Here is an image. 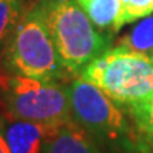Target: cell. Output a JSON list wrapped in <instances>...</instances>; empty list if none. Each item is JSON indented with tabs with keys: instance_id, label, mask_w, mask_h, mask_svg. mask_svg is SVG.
Segmentation results:
<instances>
[{
	"instance_id": "5b68a950",
	"label": "cell",
	"mask_w": 153,
	"mask_h": 153,
	"mask_svg": "<svg viewBox=\"0 0 153 153\" xmlns=\"http://www.w3.org/2000/svg\"><path fill=\"white\" fill-rule=\"evenodd\" d=\"M0 102L11 118L65 123L72 120L67 88L57 81H43L7 71L0 65Z\"/></svg>"
},
{
	"instance_id": "3957f363",
	"label": "cell",
	"mask_w": 153,
	"mask_h": 153,
	"mask_svg": "<svg viewBox=\"0 0 153 153\" xmlns=\"http://www.w3.org/2000/svg\"><path fill=\"white\" fill-rule=\"evenodd\" d=\"M40 7L68 74L79 76L91 61L108 50V38L75 0H43Z\"/></svg>"
},
{
	"instance_id": "30bf717a",
	"label": "cell",
	"mask_w": 153,
	"mask_h": 153,
	"mask_svg": "<svg viewBox=\"0 0 153 153\" xmlns=\"http://www.w3.org/2000/svg\"><path fill=\"white\" fill-rule=\"evenodd\" d=\"M23 14L22 0H0V47L10 41Z\"/></svg>"
},
{
	"instance_id": "52a82bcc",
	"label": "cell",
	"mask_w": 153,
	"mask_h": 153,
	"mask_svg": "<svg viewBox=\"0 0 153 153\" xmlns=\"http://www.w3.org/2000/svg\"><path fill=\"white\" fill-rule=\"evenodd\" d=\"M44 153H109L74 120L62 123Z\"/></svg>"
},
{
	"instance_id": "6da1fadb",
	"label": "cell",
	"mask_w": 153,
	"mask_h": 153,
	"mask_svg": "<svg viewBox=\"0 0 153 153\" xmlns=\"http://www.w3.org/2000/svg\"><path fill=\"white\" fill-rule=\"evenodd\" d=\"M79 76L128 111L135 126L148 112L153 98V57L115 45L91 61Z\"/></svg>"
},
{
	"instance_id": "8fae6325",
	"label": "cell",
	"mask_w": 153,
	"mask_h": 153,
	"mask_svg": "<svg viewBox=\"0 0 153 153\" xmlns=\"http://www.w3.org/2000/svg\"><path fill=\"white\" fill-rule=\"evenodd\" d=\"M122 1V27L153 13V0H120Z\"/></svg>"
},
{
	"instance_id": "7a4b0ae2",
	"label": "cell",
	"mask_w": 153,
	"mask_h": 153,
	"mask_svg": "<svg viewBox=\"0 0 153 153\" xmlns=\"http://www.w3.org/2000/svg\"><path fill=\"white\" fill-rule=\"evenodd\" d=\"M71 118L111 153H150L123 108L92 82L76 76L67 85Z\"/></svg>"
},
{
	"instance_id": "9c48e42d",
	"label": "cell",
	"mask_w": 153,
	"mask_h": 153,
	"mask_svg": "<svg viewBox=\"0 0 153 153\" xmlns=\"http://www.w3.org/2000/svg\"><path fill=\"white\" fill-rule=\"evenodd\" d=\"M116 45L153 57V13L133 23L128 33L118 40Z\"/></svg>"
},
{
	"instance_id": "277c9868",
	"label": "cell",
	"mask_w": 153,
	"mask_h": 153,
	"mask_svg": "<svg viewBox=\"0 0 153 153\" xmlns=\"http://www.w3.org/2000/svg\"><path fill=\"white\" fill-rule=\"evenodd\" d=\"M0 65L7 71L43 81H60L68 74L61 62L40 3L23 14Z\"/></svg>"
},
{
	"instance_id": "7c38bea8",
	"label": "cell",
	"mask_w": 153,
	"mask_h": 153,
	"mask_svg": "<svg viewBox=\"0 0 153 153\" xmlns=\"http://www.w3.org/2000/svg\"><path fill=\"white\" fill-rule=\"evenodd\" d=\"M136 129L142 137L143 143L149 149V152L153 153V98L150 105H149L148 112L136 123Z\"/></svg>"
},
{
	"instance_id": "8992f818",
	"label": "cell",
	"mask_w": 153,
	"mask_h": 153,
	"mask_svg": "<svg viewBox=\"0 0 153 153\" xmlns=\"http://www.w3.org/2000/svg\"><path fill=\"white\" fill-rule=\"evenodd\" d=\"M3 133L11 153H44L62 123H47L0 115Z\"/></svg>"
},
{
	"instance_id": "4fadbf2b",
	"label": "cell",
	"mask_w": 153,
	"mask_h": 153,
	"mask_svg": "<svg viewBox=\"0 0 153 153\" xmlns=\"http://www.w3.org/2000/svg\"><path fill=\"white\" fill-rule=\"evenodd\" d=\"M0 153H11L9 145H7V140L4 137V133H3V126H1V118H0Z\"/></svg>"
},
{
	"instance_id": "ba28073f",
	"label": "cell",
	"mask_w": 153,
	"mask_h": 153,
	"mask_svg": "<svg viewBox=\"0 0 153 153\" xmlns=\"http://www.w3.org/2000/svg\"><path fill=\"white\" fill-rule=\"evenodd\" d=\"M101 33H116L122 28L120 0H75Z\"/></svg>"
}]
</instances>
